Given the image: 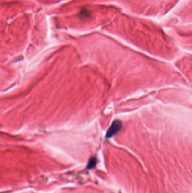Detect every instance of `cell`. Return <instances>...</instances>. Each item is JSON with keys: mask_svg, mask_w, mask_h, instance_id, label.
<instances>
[{"mask_svg": "<svg viewBox=\"0 0 192 193\" xmlns=\"http://www.w3.org/2000/svg\"><path fill=\"white\" fill-rule=\"evenodd\" d=\"M122 124L120 121L116 120L113 121L106 132V138H110L113 136L115 134H117V133L121 130V129L122 128Z\"/></svg>", "mask_w": 192, "mask_h": 193, "instance_id": "cell-1", "label": "cell"}]
</instances>
